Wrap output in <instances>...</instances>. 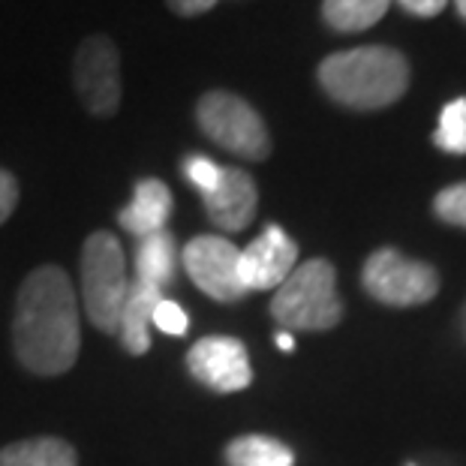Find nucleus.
<instances>
[{
    "mask_svg": "<svg viewBox=\"0 0 466 466\" xmlns=\"http://www.w3.org/2000/svg\"><path fill=\"white\" fill-rule=\"evenodd\" d=\"M15 359L31 373L61 376L78 359V301L64 268L46 265L27 274L13 316Z\"/></svg>",
    "mask_w": 466,
    "mask_h": 466,
    "instance_id": "nucleus-1",
    "label": "nucleus"
},
{
    "mask_svg": "<svg viewBox=\"0 0 466 466\" xmlns=\"http://www.w3.org/2000/svg\"><path fill=\"white\" fill-rule=\"evenodd\" d=\"M322 91L355 112H376L400 100L410 87V64L398 48L361 46L334 52L319 64Z\"/></svg>",
    "mask_w": 466,
    "mask_h": 466,
    "instance_id": "nucleus-2",
    "label": "nucleus"
},
{
    "mask_svg": "<svg viewBox=\"0 0 466 466\" xmlns=\"http://www.w3.org/2000/svg\"><path fill=\"white\" fill-rule=\"evenodd\" d=\"M271 316L295 331L334 329L343 316V304L337 299L334 265L325 259L295 265V271L277 286L271 299Z\"/></svg>",
    "mask_w": 466,
    "mask_h": 466,
    "instance_id": "nucleus-3",
    "label": "nucleus"
},
{
    "mask_svg": "<svg viewBox=\"0 0 466 466\" xmlns=\"http://www.w3.org/2000/svg\"><path fill=\"white\" fill-rule=\"evenodd\" d=\"M130 277L124 247L112 232H94L82 250V301L94 329L117 334Z\"/></svg>",
    "mask_w": 466,
    "mask_h": 466,
    "instance_id": "nucleus-4",
    "label": "nucleus"
},
{
    "mask_svg": "<svg viewBox=\"0 0 466 466\" xmlns=\"http://www.w3.org/2000/svg\"><path fill=\"white\" fill-rule=\"evenodd\" d=\"M196 121L214 145L244 157V160L259 163L271 154V136H268V127L259 112L229 91L205 94L196 103Z\"/></svg>",
    "mask_w": 466,
    "mask_h": 466,
    "instance_id": "nucleus-5",
    "label": "nucleus"
},
{
    "mask_svg": "<svg viewBox=\"0 0 466 466\" xmlns=\"http://www.w3.org/2000/svg\"><path fill=\"white\" fill-rule=\"evenodd\" d=\"M361 283L376 301L391 307L424 304L440 289V277L428 262L406 259L403 253L391 250V247H382L364 262Z\"/></svg>",
    "mask_w": 466,
    "mask_h": 466,
    "instance_id": "nucleus-6",
    "label": "nucleus"
},
{
    "mask_svg": "<svg viewBox=\"0 0 466 466\" xmlns=\"http://www.w3.org/2000/svg\"><path fill=\"white\" fill-rule=\"evenodd\" d=\"M76 91L91 115L108 117L121 106V55L106 34L87 36L73 64Z\"/></svg>",
    "mask_w": 466,
    "mask_h": 466,
    "instance_id": "nucleus-7",
    "label": "nucleus"
},
{
    "mask_svg": "<svg viewBox=\"0 0 466 466\" xmlns=\"http://www.w3.org/2000/svg\"><path fill=\"white\" fill-rule=\"evenodd\" d=\"M241 250L217 235H199L184 247V268L205 295L214 301H238L247 289L238 274Z\"/></svg>",
    "mask_w": 466,
    "mask_h": 466,
    "instance_id": "nucleus-8",
    "label": "nucleus"
},
{
    "mask_svg": "<svg viewBox=\"0 0 466 466\" xmlns=\"http://www.w3.org/2000/svg\"><path fill=\"white\" fill-rule=\"evenodd\" d=\"M187 370L199 380L205 389L232 394L250 385L253 370L241 340L235 337H202L187 352Z\"/></svg>",
    "mask_w": 466,
    "mask_h": 466,
    "instance_id": "nucleus-9",
    "label": "nucleus"
},
{
    "mask_svg": "<svg viewBox=\"0 0 466 466\" xmlns=\"http://www.w3.org/2000/svg\"><path fill=\"white\" fill-rule=\"evenodd\" d=\"M295 262H299V244L280 226L271 223L253 244L241 250L238 274H241L247 292L277 289L295 271Z\"/></svg>",
    "mask_w": 466,
    "mask_h": 466,
    "instance_id": "nucleus-10",
    "label": "nucleus"
},
{
    "mask_svg": "<svg viewBox=\"0 0 466 466\" xmlns=\"http://www.w3.org/2000/svg\"><path fill=\"white\" fill-rule=\"evenodd\" d=\"M202 202L214 226H220L226 232H241L253 223L256 205H259V190H256L253 177L244 168L223 166L220 184L208 196H202Z\"/></svg>",
    "mask_w": 466,
    "mask_h": 466,
    "instance_id": "nucleus-11",
    "label": "nucleus"
},
{
    "mask_svg": "<svg viewBox=\"0 0 466 466\" xmlns=\"http://www.w3.org/2000/svg\"><path fill=\"white\" fill-rule=\"evenodd\" d=\"M168 214H172V193L163 181L157 177H145V181L136 184L130 205L117 214V220L130 235L145 238L154 232H163L168 223Z\"/></svg>",
    "mask_w": 466,
    "mask_h": 466,
    "instance_id": "nucleus-12",
    "label": "nucleus"
},
{
    "mask_svg": "<svg viewBox=\"0 0 466 466\" xmlns=\"http://www.w3.org/2000/svg\"><path fill=\"white\" fill-rule=\"evenodd\" d=\"M163 301V289L147 280H130V289H127L124 299V310H121V343L127 346L130 355H145L151 350V337H147V329H151V316L154 307Z\"/></svg>",
    "mask_w": 466,
    "mask_h": 466,
    "instance_id": "nucleus-13",
    "label": "nucleus"
},
{
    "mask_svg": "<svg viewBox=\"0 0 466 466\" xmlns=\"http://www.w3.org/2000/svg\"><path fill=\"white\" fill-rule=\"evenodd\" d=\"M76 449L57 436L18 440L0 451V466H76Z\"/></svg>",
    "mask_w": 466,
    "mask_h": 466,
    "instance_id": "nucleus-14",
    "label": "nucleus"
},
{
    "mask_svg": "<svg viewBox=\"0 0 466 466\" xmlns=\"http://www.w3.org/2000/svg\"><path fill=\"white\" fill-rule=\"evenodd\" d=\"M391 0H322V22L337 34H361L389 13Z\"/></svg>",
    "mask_w": 466,
    "mask_h": 466,
    "instance_id": "nucleus-15",
    "label": "nucleus"
},
{
    "mask_svg": "<svg viewBox=\"0 0 466 466\" xmlns=\"http://www.w3.org/2000/svg\"><path fill=\"white\" fill-rule=\"evenodd\" d=\"M175 259H177V250H175V238L163 232H154V235H145L138 238V247H136V277L138 280H147L154 286H163L172 280L175 274Z\"/></svg>",
    "mask_w": 466,
    "mask_h": 466,
    "instance_id": "nucleus-16",
    "label": "nucleus"
},
{
    "mask_svg": "<svg viewBox=\"0 0 466 466\" xmlns=\"http://www.w3.org/2000/svg\"><path fill=\"white\" fill-rule=\"evenodd\" d=\"M229 466H292L295 458L280 440L271 436H238L226 449Z\"/></svg>",
    "mask_w": 466,
    "mask_h": 466,
    "instance_id": "nucleus-17",
    "label": "nucleus"
},
{
    "mask_svg": "<svg viewBox=\"0 0 466 466\" xmlns=\"http://www.w3.org/2000/svg\"><path fill=\"white\" fill-rule=\"evenodd\" d=\"M433 145L445 154H466V96H458L442 108Z\"/></svg>",
    "mask_w": 466,
    "mask_h": 466,
    "instance_id": "nucleus-18",
    "label": "nucleus"
},
{
    "mask_svg": "<svg viewBox=\"0 0 466 466\" xmlns=\"http://www.w3.org/2000/svg\"><path fill=\"white\" fill-rule=\"evenodd\" d=\"M433 211L449 226H461V229H466V184L445 187L442 193H436Z\"/></svg>",
    "mask_w": 466,
    "mask_h": 466,
    "instance_id": "nucleus-19",
    "label": "nucleus"
},
{
    "mask_svg": "<svg viewBox=\"0 0 466 466\" xmlns=\"http://www.w3.org/2000/svg\"><path fill=\"white\" fill-rule=\"evenodd\" d=\"M184 175H187V181L196 187V190H199L202 196H208L217 184H220L223 166L208 160V157H190V160L184 163Z\"/></svg>",
    "mask_w": 466,
    "mask_h": 466,
    "instance_id": "nucleus-20",
    "label": "nucleus"
},
{
    "mask_svg": "<svg viewBox=\"0 0 466 466\" xmlns=\"http://www.w3.org/2000/svg\"><path fill=\"white\" fill-rule=\"evenodd\" d=\"M151 325H157L163 334H184L187 325H190V319H187V313L177 307L175 301H160L154 307V316H151Z\"/></svg>",
    "mask_w": 466,
    "mask_h": 466,
    "instance_id": "nucleus-21",
    "label": "nucleus"
},
{
    "mask_svg": "<svg viewBox=\"0 0 466 466\" xmlns=\"http://www.w3.org/2000/svg\"><path fill=\"white\" fill-rule=\"evenodd\" d=\"M15 202H18V184L15 177L0 168V223L9 220V214L15 211Z\"/></svg>",
    "mask_w": 466,
    "mask_h": 466,
    "instance_id": "nucleus-22",
    "label": "nucleus"
},
{
    "mask_svg": "<svg viewBox=\"0 0 466 466\" xmlns=\"http://www.w3.org/2000/svg\"><path fill=\"white\" fill-rule=\"evenodd\" d=\"M398 4H400L410 15L433 18V15H440L445 6H449V0H398Z\"/></svg>",
    "mask_w": 466,
    "mask_h": 466,
    "instance_id": "nucleus-23",
    "label": "nucleus"
},
{
    "mask_svg": "<svg viewBox=\"0 0 466 466\" xmlns=\"http://www.w3.org/2000/svg\"><path fill=\"white\" fill-rule=\"evenodd\" d=\"M168 9L177 15H184V18H193V15H202L208 13V9H214L220 0H166Z\"/></svg>",
    "mask_w": 466,
    "mask_h": 466,
    "instance_id": "nucleus-24",
    "label": "nucleus"
},
{
    "mask_svg": "<svg viewBox=\"0 0 466 466\" xmlns=\"http://www.w3.org/2000/svg\"><path fill=\"white\" fill-rule=\"evenodd\" d=\"M277 346H280L283 352H292V350H295V340H292V334H277Z\"/></svg>",
    "mask_w": 466,
    "mask_h": 466,
    "instance_id": "nucleus-25",
    "label": "nucleus"
},
{
    "mask_svg": "<svg viewBox=\"0 0 466 466\" xmlns=\"http://www.w3.org/2000/svg\"><path fill=\"white\" fill-rule=\"evenodd\" d=\"M454 9H458V15L466 22V0H454Z\"/></svg>",
    "mask_w": 466,
    "mask_h": 466,
    "instance_id": "nucleus-26",
    "label": "nucleus"
}]
</instances>
